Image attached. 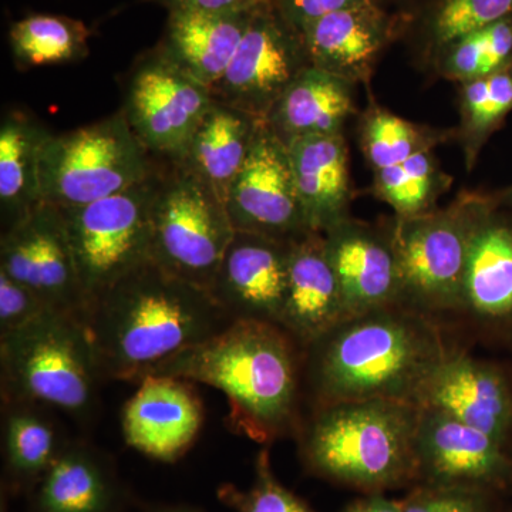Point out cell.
<instances>
[{
	"label": "cell",
	"instance_id": "6da1fadb",
	"mask_svg": "<svg viewBox=\"0 0 512 512\" xmlns=\"http://www.w3.org/2000/svg\"><path fill=\"white\" fill-rule=\"evenodd\" d=\"M83 322L101 379L138 384L235 320L210 292L148 261L87 303Z\"/></svg>",
	"mask_w": 512,
	"mask_h": 512
},
{
	"label": "cell",
	"instance_id": "7a4b0ae2",
	"mask_svg": "<svg viewBox=\"0 0 512 512\" xmlns=\"http://www.w3.org/2000/svg\"><path fill=\"white\" fill-rule=\"evenodd\" d=\"M450 349L426 313L397 303L343 319L303 349L316 406L394 400L419 406Z\"/></svg>",
	"mask_w": 512,
	"mask_h": 512
},
{
	"label": "cell",
	"instance_id": "3957f363",
	"mask_svg": "<svg viewBox=\"0 0 512 512\" xmlns=\"http://www.w3.org/2000/svg\"><path fill=\"white\" fill-rule=\"evenodd\" d=\"M303 349L281 326L237 320L178 353L147 377L168 376L207 384L225 394L234 433L272 444L299 430Z\"/></svg>",
	"mask_w": 512,
	"mask_h": 512
},
{
	"label": "cell",
	"instance_id": "277c9868",
	"mask_svg": "<svg viewBox=\"0 0 512 512\" xmlns=\"http://www.w3.org/2000/svg\"><path fill=\"white\" fill-rule=\"evenodd\" d=\"M419 417V406L394 400L319 404L298 430L303 466L365 494L417 483Z\"/></svg>",
	"mask_w": 512,
	"mask_h": 512
},
{
	"label": "cell",
	"instance_id": "5b68a950",
	"mask_svg": "<svg viewBox=\"0 0 512 512\" xmlns=\"http://www.w3.org/2000/svg\"><path fill=\"white\" fill-rule=\"evenodd\" d=\"M2 402L42 404L89 420L99 403V366L83 316L49 309L0 336Z\"/></svg>",
	"mask_w": 512,
	"mask_h": 512
},
{
	"label": "cell",
	"instance_id": "8992f818",
	"mask_svg": "<svg viewBox=\"0 0 512 512\" xmlns=\"http://www.w3.org/2000/svg\"><path fill=\"white\" fill-rule=\"evenodd\" d=\"M156 164L117 111L89 126L50 134L40 160L43 202L57 208L92 204L146 180Z\"/></svg>",
	"mask_w": 512,
	"mask_h": 512
},
{
	"label": "cell",
	"instance_id": "52a82bcc",
	"mask_svg": "<svg viewBox=\"0 0 512 512\" xmlns=\"http://www.w3.org/2000/svg\"><path fill=\"white\" fill-rule=\"evenodd\" d=\"M157 161L151 261L210 292L237 231L225 202L208 185L177 161Z\"/></svg>",
	"mask_w": 512,
	"mask_h": 512
},
{
	"label": "cell",
	"instance_id": "ba28073f",
	"mask_svg": "<svg viewBox=\"0 0 512 512\" xmlns=\"http://www.w3.org/2000/svg\"><path fill=\"white\" fill-rule=\"evenodd\" d=\"M157 187L158 161L146 180L119 194L59 208L87 303L151 261Z\"/></svg>",
	"mask_w": 512,
	"mask_h": 512
},
{
	"label": "cell",
	"instance_id": "9c48e42d",
	"mask_svg": "<svg viewBox=\"0 0 512 512\" xmlns=\"http://www.w3.org/2000/svg\"><path fill=\"white\" fill-rule=\"evenodd\" d=\"M484 200L458 198L444 210L396 217L392 234L402 305L423 313L464 308L468 242Z\"/></svg>",
	"mask_w": 512,
	"mask_h": 512
},
{
	"label": "cell",
	"instance_id": "30bf717a",
	"mask_svg": "<svg viewBox=\"0 0 512 512\" xmlns=\"http://www.w3.org/2000/svg\"><path fill=\"white\" fill-rule=\"evenodd\" d=\"M121 113L148 153L178 160L211 104L210 89L181 72L156 46L124 74Z\"/></svg>",
	"mask_w": 512,
	"mask_h": 512
},
{
	"label": "cell",
	"instance_id": "8fae6325",
	"mask_svg": "<svg viewBox=\"0 0 512 512\" xmlns=\"http://www.w3.org/2000/svg\"><path fill=\"white\" fill-rule=\"evenodd\" d=\"M311 66L302 37L271 3L254 13L212 99L265 120L279 97Z\"/></svg>",
	"mask_w": 512,
	"mask_h": 512
},
{
	"label": "cell",
	"instance_id": "7c38bea8",
	"mask_svg": "<svg viewBox=\"0 0 512 512\" xmlns=\"http://www.w3.org/2000/svg\"><path fill=\"white\" fill-rule=\"evenodd\" d=\"M225 207L238 232L292 242L311 234L288 147L262 123L247 163L229 188Z\"/></svg>",
	"mask_w": 512,
	"mask_h": 512
},
{
	"label": "cell",
	"instance_id": "4fadbf2b",
	"mask_svg": "<svg viewBox=\"0 0 512 512\" xmlns=\"http://www.w3.org/2000/svg\"><path fill=\"white\" fill-rule=\"evenodd\" d=\"M0 271L28 286L50 309L83 316L86 295L62 212L55 205L43 202L2 232Z\"/></svg>",
	"mask_w": 512,
	"mask_h": 512
},
{
	"label": "cell",
	"instance_id": "5bb4252c",
	"mask_svg": "<svg viewBox=\"0 0 512 512\" xmlns=\"http://www.w3.org/2000/svg\"><path fill=\"white\" fill-rule=\"evenodd\" d=\"M504 444L439 410L420 407L417 484L500 491L512 484Z\"/></svg>",
	"mask_w": 512,
	"mask_h": 512
},
{
	"label": "cell",
	"instance_id": "9a60e30c",
	"mask_svg": "<svg viewBox=\"0 0 512 512\" xmlns=\"http://www.w3.org/2000/svg\"><path fill=\"white\" fill-rule=\"evenodd\" d=\"M291 242L235 232L210 289L218 305L237 320L281 326Z\"/></svg>",
	"mask_w": 512,
	"mask_h": 512
},
{
	"label": "cell",
	"instance_id": "2e32d148",
	"mask_svg": "<svg viewBox=\"0 0 512 512\" xmlns=\"http://www.w3.org/2000/svg\"><path fill=\"white\" fill-rule=\"evenodd\" d=\"M194 384L168 376L141 380L121 412L127 446L161 463L180 460L204 423V406Z\"/></svg>",
	"mask_w": 512,
	"mask_h": 512
},
{
	"label": "cell",
	"instance_id": "e0dca14e",
	"mask_svg": "<svg viewBox=\"0 0 512 512\" xmlns=\"http://www.w3.org/2000/svg\"><path fill=\"white\" fill-rule=\"evenodd\" d=\"M403 22L384 2H367L323 16L299 35L312 66L356 84L369 80Z\"/></svg>",
	"mask_w": 512,
	"mask_h": 512
},
{
	"label": "cell",
	"instance_id": "ac0fdd59",
	"mask_svg": "<svg viewBox=\"0 0 512 512\" xmlns=\"http://www.w3.org/2000/svg\"><path fill=\"white\" fill-rule=\"evenodd\" d=\"M323 237L348 318L402 303V279L392 234L348 218L323 232Z\"/></svg>",
	"mask_w": 512,
	"mask_h": 512
},
{
	"label": "cell",
	"instance_id": "d6986e66",
	"mask_svg": "<svg viewBox=\"0 0 512 512\" xmlns=\"http://www.w3.org/2000/svg\"><path fill=\"white\" fill-rule=\"evenodd\" d=\"M419 407L439 410L507 443L512 430V393L500 370L450 350L421 393Z\"/></svg>",
	"mask_w": 512,
	"mask_h": 512
},
{
	"label": "cell",
	"instance_id": "ffe728a7",
	"mask_svg": "<svg viewBox=\"0 0 512 512\" xmlns=\"http://www.w3.org/2000/svg\"><path fill=\"white\" fill-rule=\"evenodd\" d=\"M346 318L342 288L323 234L311 232L292 241L281 328L305 349Z\"/></svg>",
	"mask_w": 512,
	"mask_h": 512
},
{
	"label": "cell",
	"instance_id": "44dd1931",
	"mask_svg": "<svg viewBox=\"0 0 512 512\" xmlns=\"http://www.w3.org/2000/svg\"><path fill=\"white\" fill-rule=\"evenodd\" d=\"M28 497V512H120L124 501L109 457L86 441H66Z\"/></svg>",
	"mask_w": 512,
	"mask_h": 512
},
{
	"label": "cell",
	"instance_id": "7402d4cb",
	"mask_svg": "<svg viewBox=\"0 0 512 512\" xmlns=\"http://www.w3.org/2000/svg\"><path fill=\"white\" fill-rule=\"evenodd\" d=\"M256 10L170 12L156 47L177 69L211 89L231 63Z\"/></svg>",
	"mask_w": 512,
	"mask_h": 512
},
{
	"label": "cell",
	"instance_id": "603a6c76",
	"mask_svg": "<svg viewBox=\"0 0 512 512\" xmlns=\"http://www.w3.org/2000/svg\"><path fill=\"white\" fill-rule=\"evenodd\" d=\"M296 187L312 231H329L350 218L349 151L343 134L286 144Z\"/></svg>",
	"mask_w": 512,
	"mask_h": 512
},
{
	"label": "cell",
	"instance_id": "cb8c5ba5",
	"mask_svg": "<svg viewBox=\"0 0 512 512\" xmlns=\"http://www.w3.org/2000/svg\"><path fill=\"white\" fill-rule=\"evenodd\" d=\"M355 86L311 64L279 97L265 123L284 144L343 134L346 121L356 113Z\"/></svg>",
	"mask_w": 512,
	"mask_h": 512
},
{
	"label": "cell",
	"instance_id": "d4e9b609",
	"mask_svg": "<svg viewBox=\"0 0 512 512\" xmlns=\"http://www.w3.org/2000/svg\"><path fill=\"white\" fill-rule=\"evenodd\" d=\"M264 121L214 101L195 128L183 156L175 161L225 202Z\"/></svg>",
	"mask_w": 512,
	"mask_h": 512
},
{
	"label": "cell",
	"instance_id": "484cf974",
	"mask_svg": "<svg viewBox=\"0 0 512 512\" xmlns=\"http://www.w3.org/2000/svg\"><path fill=\"white\" fill-rule=\"evenodd\" d=\"M463 309L484 319L512 315V229L485 201L468 242Z\"/></svg>",
	"mask_w": 512,
	"mask_h": 512
},
{
	"label": "cell",
	"instance_id": "4316f807",
	"mask_svg": "<svg viewBox=\"0 0 512 512\" xmlns=\"http://www.w3.org/2000/svg\"><path fill=\"white\" fill-rule=\"evenodd\" d=\"M52 131L20 110L3 114L0 123V221L9 231L43 204L40 160Z\"/></svg>",
	"mask_w": 512,
	"mask_h": 512
},
{
	"label": "cell",
	"instance_id": "83f0119b",
	"mask_svg": "<svg viewBox=\"0 0 512 512\" xmlns=\"http://www.w3.org/2000/svg\"><path fill=\"white\" fill-rule=\"evenodd\" d=\"M3 480L8 495H29L53 463L66 440L49 407L29 402H2Z\"/></svg>",
	"mask_w": 512,
	"mask_h": 512
},
{
	"label": "cell",
	"instance_id": "f1b7e54d",
	"mask_svg": "<svg viewBox=\"0 0 512 512\" xmlns=\"http://www.w3.org/2000/svg\"><path fill=\"white\" fill-rule=\"evenodd\" d=\"M512 15V0H419L404 22L412 23L414 39L433 60L448 43Z\"/></svg>",
	"mask_w": 512,
	"mask_h": 512
},
{
	"label": "cell",
	"instance_id": "f546056e",
	"mask_svg": "<svg viewBox=\"0 0 512 512\" xmlns=\"http://www.w3.org/2000/svg\"><path fill=\"white\" fill-rule=\"evenodd\" d=\"M90 30L67 16L30 15L13 23L9 45L20 70L77 62L89 55Z\"/></svg>",
	"mask_w": 512,
	"mask_h": 512
},
{
	"label": "cell",
	"instance_id": "4dcf8cb0",
	"mask_svg": "<svg viewBox=\"0 0 512 512\" xmlns=\"http://www.w3.org/2000/svg\"><path fill=\"white\" fill-rule=\"evenodd\" d=\"M512 110V64L480 79L460 83V138L468 170L485 141Z\"/></svg>",
	"mask_w": 512,
	"mask_h": 512
},
{
	"label": "cell",
	"instance_id": "1f68e13d",
	"mask_svg": "<svg viewBox=\"0 0 512 512\" xmlns=\"http://www.w3.org/2000/svg\"><path fill=\"white\" fill-rule=\"evenodd\" d=\"M450 183L431 150L375 171V194L402 218L433 211L437 198Z\"/></svg>",
	"mask_w": 512,
	"mask_h": 512
},
{
	"label": "cell",
	"instance_id": "d6a6232c",
	"mask_svg": "<svg viewBox=\"0 0 512 512\" xmlns=\"http://www.w3.org/2000/svg\"><path fill=\"white\" fill-rule=\"evenodd\" d=\"M441 134L390 113L373 109L362 126V148L373 171L403 163L421 151L433 150Z\"/></svg>",
	"mask_w": 512,
	"mask_h": 512
},
{
	"label": "cell",
	"instance_id": "836d02e7",
	"mask_svg": "<svg viewBox=\"0 0 512 512\" xmlns=\"http://www.w3.org/2000/svg\"><path fill=\"white\" fill-rule=\"evenodd\" d=\"M218 498L235 512H315L305 501L279 483L271 466L268 448L259 451L255 461L254 483L248 490L222 484Z\"/></svg>",
	"mask_w": 512,
	"mask_h": 512
},
{
	"label": "cell",
	"instance_id": "e575fe53",
	"mask_svg": "<svg viewBox=\"0 0 512 512\" xmlns=\"http://www.w3.org/2000/svg\"><path fill=\"white\" fill-rule=\"evenodd\" d=\"M431 62L436 64L441 76L458 83L493 74L487 30L481 28L458 37L443 47Z\"/></svg>",
	"mask_w": 512,
	"mask_h": 512
},
{
	"label": "cell",
	"instance_id": "d590c367",
	"mask_svg": "<svg viewBox=\"0 0 512 512\" xmlns=\"http://www.w3.org/2000/svg\"><path fill=\"white\" fill-rule=\"evenodd\" d=\"M493 491L417 484L402 501V512H491Z\"/></svg>",
	"mask_w": 512,
	"mask_h": 512
},
{
	"label": "cell",
	"instance_id": "8d00e7d4",
	"mask_svg": "<svg viewBox=\"0 0 512 512\" xmlns=\"http://www.w3.org/2000/svg\"><path fill=\"white\" fill-rule=\"evenodd\" d=\"M49 309L28 286L0 271V336L25 328Z\"/></svg>",
	"mask_w": 512,
	"mask_h": 512
},
{
	"label": "cell",
	"instance_id": "74e56055",
	"mask_svg": "<svg viewBox=\"0 0 512 512\" xmlns=\"http://www.w3.org/2000/svg\"><path fill=\"white\" fill-rule=\"evenodd\" d=\"M367 2L386 3L387 0H271V5L291 28L301 33L309 23L323 16Z\"/></svg>",
	"mask_w": 512,
	"mask_h": 512
},
{
	"label": "cell",
	"instance_id": "f35d334b",
	"mask_svg": "<svg viewBox=\"0 0 512 512\" xmlns=\"http://www.w3.org/2000/svg\"><path fill=\"white\" fill-rule=\"evenodd\" d=\"M170 12L239 13L251 12L271 0H144Z\"/></svg>",
	"mask_w": 512,
	"mask_h": 512
},
{
	"label": "cell",
	"instance_id": "ab89813d",
	"mask_svg": "<svg viewBox=\"0 0 512 512\" xmlns=\"http://www.w3.org/2000/svg\"><path fill=\"white\" fill-rule=\"evenodd\" d=\"M339 512H402V503L390 500L382 493H373L357 498Z\"/></svg>",
	"mask_w": 512,
	"mask_h": 512
},
{
	"label": "cell",
	"instance_id": "60d3db41",
	"mask_svg": "<svg viewBox=\"0 0 512 512\" xmlns=\"http://www.w3.org/2000/svg\"><path fill=\"white\" fill-rule=\"evenodd\" d=\"M148 512H201L195 508L187 507V505H161V507H153Z\"/></svg>",
	"mask_w": 512,
	"mask_h": 512
},
{
	"label": "cell",
	"instance_id": "b9f144b4",
	"mask_svg": "<svg viewBox=\"0 0 512 512\" xmlns=\"http://www.w3.org/2000/svg\"><path fill=\"white\" fill-rule=\"evenodd\" d=\"M390 2H397V3H402L403 6H409V10H407L406 12V15L407 13L410 12V10L413 9V6L416 5L417 2H419V0H390Z\"/></svg>",
	"mask_w": 512,
	"mask_h": 512
},
{
	"label": "cell",
	"instance_id": "7bdbcfd3",
	"mask_svg": "<svg viewBox=\"0 0 512 512\" xmlns=\"http://www.w3.org/2000/svg\"><path fill=\"white\" fill-rule=\"evenodd\" d=\"M0 512H10L9 505L6 503L5 494L2 493V504H0Z\"/></svg>",
	"mask_w": 512,
	"mask_h": 512
},
{
	"label": "cell",
	"instance_id": "ee69618b",
	"mask_svg": "<svg viewBox=\"0 0 512 512\" xmlns=\"http://www.w3.org/2000/svg\"><path fill=\"white\" fill-rule=\"evenodd\" d=\"M510 197L512 198V190L510 191Z\"/></svg>",
	"mask_w": 512,
	"mask_h": 512
}]
</instances>
